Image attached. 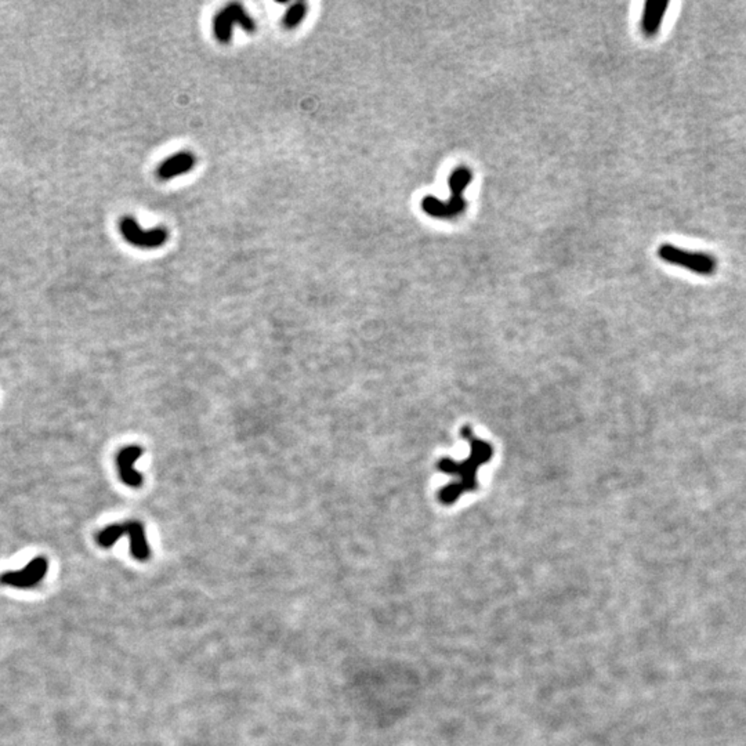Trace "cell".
Returning <instances> with one entry per match:
<instances>
[{
    "label": "cell",
    "mask_w": 746,
    "mask_h": 746,
    "mask_svg": "<svg viewBox=\"0 0 746 746\" xmlns=\"http://www.w3.org/2000/svg\"><path fill=\"white\" fill-rule=\"evenodd\" d=\"M462 436L470 444L468 458L462 462L444 459L438 463V468L441 471L449 473L452 477H455L452 483H449L439 492V500L445 505L455 503L462 493L477 488V470L481 464L488 462L492 456V448L488 442L474 437L468 427H464Z\"/></svg>",
    "instance_id": "1"
},
{
    "label": "cell",
    "mask_w": 746,
    "mask_h": 746,
    "mask_svg": "<svg viewBox=\"0 0 746 746\" xmlns=\"http://www.w3.org/2000/svg\"><path fill=\"white\" fill-rule=\"evenodd\" d=\"M129 537L130 553L138 561H146L151 556L146 530L140 521H126L104 528L97 535V543L102 547H111L121 537Z\"/></svg>",
    "instance_id": "2"
},
{
    "label": "cell",
    "mask_w": 746,
    "mask_h": 746,
    "mask_svg": "<svg viewBox=\"0 0 746 746\" xmlns=\"http://www.w3.org/2000/svg\"><path fill=\"white\" fill-rule=\"evenodd\" d=\"M658 256L667 263L680 265L701 275H712L718 270V261L712 255L703 252L684 251L670 243L659 246Z\"/></svg>",
    "instance_id": "3"
},
{
    "label": "cell",
    "mask_w": 746,
    "mask_h": 746,
    "mask_svg": "<svg viewBox=\"0 0 746 746\" xmlns=\"http://www.w3.org/2000/svg\"><path fill=\"white\" fill-rule=\"evenodd\" d=\"M239 24L246 32L253 33L256 31L255 21L248 16L245 9L239 3L229 4L214 18V35L221 43H229L232 38V28Z\"/></svg>",
    "instance_id": "4"
},
{
    "label": "cell",
    "mask_w": 746,
    "mask_h": 746,
    "mask_svg": "<svg viewBox=\"0 0 746 746\" xmlns=\"http://www.w3.org/2000/svg\"><path fill=\"white\" fill-rule=\"evenodd\" d=\"M119 230L129 243L141 249L159 248L169 239V232L166 229L158 227L153 230H143L130 216L121 219Z\"/></svg>",
    "instance_id": "5"
},
{
    "label": "cell",
    "mask_w": 746,
    "mask_h": 746,
    "mask_svg": "<svg viewBox=\"0 0 746 746\" xmlns=\"http://www.w3.org/2000/svg\"><path fill=\"white\" fill-rule=\"evenodd\" d=\"M49 571V561L45 557L31 560L20 571H9L0 575V583L16 589H31L40 583Z\"/></svg>",
    "instance_id": "6"
},
{
    "label": "cell",
    "mask_w": 746,
    "mask_h": 746,
    "mask_svg": "<svg viewBox=\"0 0 746 746\" xmlns=\"http://www.w3.org/2000/svg\"><path fill=\"white\" fill-rule=\"evenodd\" d=\"M467 202L461 195H451L448 202H442L436 197L427 195L422 201V209L426 214L436 219H452L463 213Z\"/></svg>",
    "instance_id": "7"
},
{
    "label": "cell",
    "mask_w": 746,
    "mask_h": 746,
    "mask_svg": "<svg viewBox=\"0 0 746 746\" xmlns=\"http://www.w3.org/2000/svg\"><path fill=\"white\" fill-rule=\"evenodd\" d=\"M143 455V449L140 446H128L122 449L118 455L116 463L121 480L133 488H138L143 484V477L138 471H136L134 464L138 461V458Z\"/></svg>",
    "instance_id": "8"
},
{
    "label": "cell",
    "mask_w": 746,
    "mask_h": 746,
    "mask_svg": "<svg viewBox=\"0 0 746 746\" xmlns=\"http://www.w3.org/2000/svg\"><path fill=\"white\" fill-rule=\"evenodd\" d=\"M195 166V156L191 153L181 151L177 154L172 155L166 160L160 163L158 168V177L160 180H170L173 177L181 176L190 170H192Z\"/></svg>",
    "instance_id": "9"
},
{
    "label": "cell",
    "mask_w": 746,
    "mask_h": 746,
    "mask_svg": "<svg viewBox=\"0 0 746 746\" xmlns=\"http://www.w3.org/2000/svg\"><path fill=\"white\" fill-rule=\"evenodd\" d=\"M668 7H669V1H664V0L645 1L643 18H642V29L647 36H654L658 33Z\"/></svg>",
    "instance_id": "10"
},
{
    "label": "cell",
    "mask_w": 746,
    "mask_h": 746,
    "mask_svg": "<svg viewBox=\"0 0 746 746\" xmlns=\"http://www.w3.org/2000/svg\"><path fill=\"white\" fill-rule=\"evenodd\" d=\"M473 180V173L467 168H458L451 173L449 177V188L451 195H461L463 197L464 191L467 185Z\"/></svg>",
    "instance_id": "11"
},
{
    "label": "cell",
    "mask_w": 746,
    "mask_h": 746,
    "mask_svg": "<svg viewBox=\"0 0 746 746\" xmlns=\"http://www.w3.org/2000/svg\"><path fill=\"white\" fill-rule=\"evenodd\" d=\"M307 14V6L306 3H295L289 7L283 17V26L286 29H295L296 26H300Z\"/></svg>",
    "instance_id": "12"
}]
</instances>
